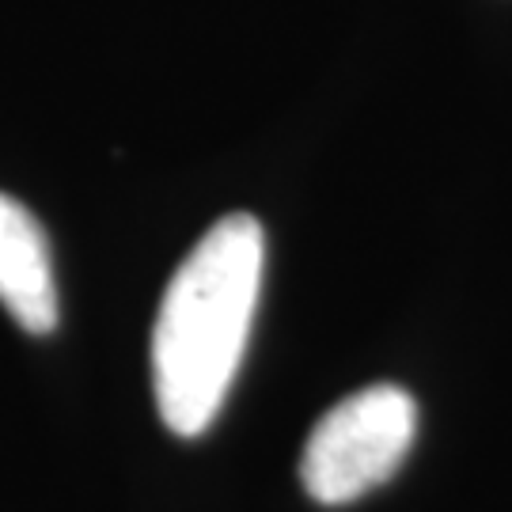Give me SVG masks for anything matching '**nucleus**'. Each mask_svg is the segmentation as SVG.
Segmentation results:
<instances>
[{
  "mask_svg": "<svg viewBox=\"0 0 512 512\" xmlns=\"http://www.w3.org/2000/svg\"><path fill=\"white\" fill-rule=\"evenodd\" d=\"M418 433V406L395 384L365 387L311 429L300 478L319 505H349L399 471Z\"/></svg>",
  "mask_w": 512,
  "mask_h": 512,
  "instance_id": "obj_2",
  "label": "nucleus"
},
{
  "mask_svg": "<svg viewBox=\"0 0 512 512\" xmlns=\"http://www.w3.org/2000/svg\"><path fill=\"white\" fill-rule=\"evenodd\" d=\"M0 304L27 334H54L57 281L42 224L23 202L0 190Z\"/></svg>",
  "mask_w": 512,
  "mask_h": 512,
  "instance_id": "obj_3",
  "label": "nucleus"
},
{
  "mask_svg": "<svg viewBox=\"0 0 512 512\" xmlns=\"http://www.w3.org/2000/svg\"><path fill=\"white\" fill-rule=\"evenodd\" d=\"M262 266V224L251 213H228L167 281L152 327V391L171 433L198 437L217 421L247 353Z\"/></svg>",
  "mask_w": 512,
  "mask_h": 512,
  "instance_id": "obj_1",
  "label": "nucleus"
}]
</instances>
